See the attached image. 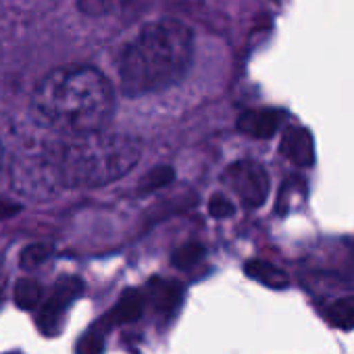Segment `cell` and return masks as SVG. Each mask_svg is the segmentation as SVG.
Instances as JSON below:
<instances>
[{
    "mask_svg": "<svg viewBox=\"0 0 354 354\" xmlns=\"http://www.w3.org/2000/svg\"><path fill=\"white\" fill-rule=\"evenodd\" d=\"M115 106L109 80L86 65L50 71L34 92L36 113L67 136L104 129Z\"/></svg>",
    "mask_w": 354,
    "mask_h": 354,
    "instance_id": "obj_1",
    "label": "cell"
},
{
    "mask_svg": "<svg viewBox=\"0 0 354 354\" xmlns=\"http://www.w3.org/2000/svg\"><path fill=\"white\" fill-rule=\"evenodd\" d=\"M194 36L175 19L144 26L119 59V84L127 96L160 92L177 84L190 67Z\"/></svg>",
    "mask_w": 354,
    "mask_h": 354,
    "instance_id": "obj_2",
    "label": "cell"
},
{
    "mask_svg": "<svg viewBox=\"0 0 354 354\" xmlns=\"http://www.w3.org/2000/svg\"><path fill=\"white\" fill-rule=\"evenodd\" d=\"M140 160V142L104 129L69 136L55 144L59 184L65 188H98L127 175Z\"/></svg>",
    "mask_w": 354,
    "mask_h": 354,
    "instance_id": "obj_3",
    "label": "cell"
},
{
    "mask_svg": "<svg viewBox=\"0 0 354 354\" xmlns=\"http://www.w3.org/2000/svg\"><path fill=\"white\" fill-rule=\"evenodd\" d=\"M223 182L246 209H259L269 196V175L254 160H238L227 167Z\"/></svg>",
    "mask_w": 354,
    "mask_h": 354,
    "instance_id": "obj_4",
    "label": "cell"
},
{
    "mask_svg": "<svg viewBox=\"0 0 354 354\" xmlns=\"http://www.w3.org/2000/svg\"><path fill=\"white\" fill-rule=\"evenodd\" d=\"M84 292V281L77 279V277H63L57 281L55 286V292L53 296L42 304L40 313H38V327L42 333L50 335V333H57L61 323H63V317H65V310L67 306L80 298Z\"/></svg>",
    "mask_w": 354,
    "mask_h": 354,
    "instance_id": "obj_5",
    "label": "cell"
},
{
    "mask_svg": "<svg viewBox=\"0 0 354 354\" xmlns=\"http://www.w3.org/2000/svg\"><path fill=\"white\" fill-rule=\"evenodd\" d=\"M281 154L298 167H310L315 162V142L310 131L304 127H288L281 138Z\"/></svg>",
    "mask_w": 354,
    "mask_h": 354,
    "instance_id": "obj_6",
    "label": "cell"
},
{
    "mask_svg": "<svg viewBox=\"0 0 354 354\" xmlns=\"http://www.w3.org/2000/svg\"><path fill=\"white\" fill-rule=\"evenodd\" d=\"M281 113L273 109H252L240 115L238 129L252 138H271L281 125Z\"/></svg>",
    "mask_w": 354,
    "mask_h": 354,
    "instance_id": "obj_7",
    "label": "cell"
},
{
    "mask_svg": "<svg viewBox=\"0 0 354 354\" xmlns=\"http://www.w3.org/2000/svg\"><path fill=\"white\" fill-rule=\"evenodd\" d=\"M148 298H150L156 313L171 315L177 306H180V302L184 298V288H182V283H177V281L154 277L148 283Z\"/></svg>",
    "mask_w": 354,
    "mask_h": 354,
    "instance_id": "obj_8",
    "label": "cell"
},
{
    "mask_svg": "<svg viewBox=\"0 0 354 354\" xmlns=\"http://www.w3.org/2000/svg\"><path fill=\"white\" fill-rule=\"evenodd\" d=\"M146 306V296L140 290H127L121 300L115 304V308L111 310V315L106 317V321L111 323H133L142 317Z\"/></svg>",
    "mask_w": 354,
    "mask_h": 354,
    "instance_id": "obj_9",
    "label": "cell"
},
{
    "mask_svg": "<svg viewBox=\"0 0 354 354\" xmlns=\"http://www.w3.org/2000/svg\"><path fill=\"white\" fill-rule=\"evenodd\" d=\"M244 271L254 281H259V283H263L267 288H273V290H283V288L290 286V279H288L286 271H281L279 267H275V265H271L267 261H248Z\"/></svg>",
    "mask_w": 354,
    "mask_h": 354,
    "instance_id": "obj_10",
    "label": "cell"
},
{
    "mask_svg": "<svg viewBox=\"0 0 354 354\" xmlns=\"http://www.w3.org/2000/svg\"><path fill=\"white\" fill-rule=\"evenodd\" d=\"M327 319L337 329H354V296L335 300L327 310Z\"/></svg>",
    "mask_w": 354,
    "mask_h": 354,
    "instance_id": "obj_11",
    "label": "cell"
},
{
    "mask_svg": "<svg viewBox=\"0 0 354 354\" xmlns=\"http://www.w3.org/2000/svg\"><path fill=\"white\" fill-rule=\"evenodd\" d=\"M42 288L34 279H21L15 286V304L21 310H34L40 302Z\"/></svg>",
    "mask_w": 354,
    "mask_h": 354,
    "instance_id": "obj_12",
    "label": "cell"
},
{
    "mask_svg": "<svg viewBox=\"0 0 354 354\" xmlns=\"http://www.w3.org/2000/svg\"><path fill=\"white\" fill-rule=\"evenodd\" d=\"M53 254V246L50 244H30L21 250V257H19V265L24 269H36L40 267L42 263H46Z\"/></svg>",
    "mask_w": 354,
    "mask_h": 354,
    "instance_id": "obj_13",
    "label": "cell"
},
{
    "mask_svg": "<svg viewBox=\"0 0 354 354\" xmlns=\"http://www.w3.org/2000/svg\"><path fill=\"white\" fill-rule=\"evenodd\" d=\"M203 257H205V246H201L198 242H190L173 252V265L177 269H192Z\"/></svg>",
    "mask_w": 354,
    "mask_h": 354,
    "instance_id": "obj_14",
    "label": "cell"
},
{
    "mask_svg": "<svg viewBox=\"0 0 354 354\" xmlns=\"http://www.w3.org/2000/svg\"><path fill=\"white\" fill-rule=\"evenodd\" d=\"M173 180V169L171 167H156L148 175H144V180L140 182V192H150L156 188H162Z\"/></svg>",
    "mask_w": 354,
    "mask_h": 354,
    "instance_id": "obj_15",
    "label": "cell"
},
{
    "mask_svg": "<svg viewBox=\"0 0 354 354\" xmlns=\"http://www.w3.org/2000/svg\"><path fill=\"white\" fill-rule=\"evenodd\" d=\"M102 350H104V342L98 331H88L86 335H82L75 348L77 354H102Z\"/></svg>",
    "mask_w": 354,
    "mask_h": 354,
    "instance_id": "obj_16",
    "label": "cell"
},
{
    "mask_svg": "<svg viewBox=\"0 0 354 354\" xmlns=\"http://www.w3.org/2000/svg\"><path fill=\"white\" fill-rule=\"evenodd\" d=\"M209 213L215 217V219H227L236 213V207L230 198L221 196V194H215L209 203Z\"/></svg>",
    "mask_w": 354,
    "mask_h": 354,
    "instance_id": "obj_17",
    "label": "cell"
},
{
    "mask_svg": "<svg viewBox=\"0 0 354 354\" xmlns=\"http://www.w3.org/2000/svg\"><path fill=\"white\" fill-rule=\"evenodd\" d=\"M3 160H5V154H3V144H0V175H3Z\"/></svg>",
    "mask_w": 354,
    "mask_h": 354,
    "instance_id": "obj_18",
    "label": "cell"
},
{
    "mask_svg": "<svg viewBox=\"0 0 354 354\" xmlns=\"http://www.w3.org/2000/svg\"><path fill=\"white\" fill-rule=\"evenodd\" d=\"M9 354H17V352H9Z\"/></svg>",
    "mask_w": 354,
    "mask_h": 354,
    "instance_id": "obj_19",
    "label": "cell"
}]
</instances>
